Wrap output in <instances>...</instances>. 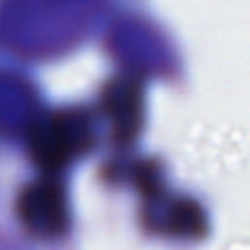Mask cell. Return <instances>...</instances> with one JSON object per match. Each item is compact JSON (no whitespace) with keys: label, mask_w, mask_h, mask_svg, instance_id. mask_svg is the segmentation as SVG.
<instances>
[{"label":"cell","mask_w":250,"mask_h":250,"mask_svg":"<svg viewBox=\"0 0 250 250\" xmlns=\"http://www.w3.org/2000/svg\"><path fill=\"white\" fill-rule=\"evenodd\" d=\"M94 137L82 109H57L39 117L29 129V150L37 166L59 172L90 148Z\"/></svg>","instance_id":"obj_1"},{"label":"cell","mask_w":250,"mask_h":250,"mask_svg":"<svg viewBox=\"0 0 250 250\" xmlns=\"http://www.w3.org/2000/svg\"><path fill=\"white\" fill-rule=\"evenodd\" d=\"M18 215L39 236L62 234L68 225L62 188L53 180H37L25 186L18 197Z\"/></svg>","instance_id":"obj_2"},{"label":"cell","mask_w":250,"mask_h":250,"mask_svg":"<svg viewBox=\"0 0 250 250\" xmlns=\"http://www.w3.org/2000/svg\"><path fill=\"white\" fill-rule=\"evenodd\" d=\"M104 111L111 121L113 139L131 143L143 123V88L135 78H115L104 92Z\"/></svg>","instance_id":"obj_3"},{"label":"cell","mask_w":250,"mask_h":250,"mask_svg":"<svg viewBox=\"0 0 250 250\" xmlns=\"http://www.w3.org/2000/svg\"><path fill=\"white\" fill-rule=\"evenodd\" d=\"M168 229L176 236L197 238L205 232V217L201 207L191 199H178L168 213Z\"/></svg>","instance_id":"obj_4"}]
</instances>
